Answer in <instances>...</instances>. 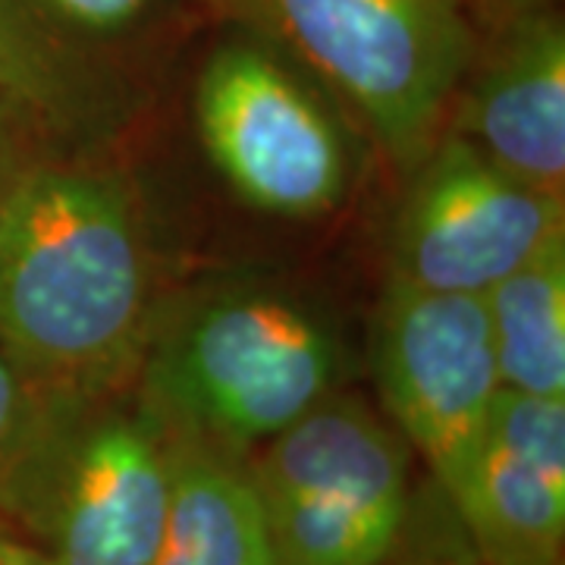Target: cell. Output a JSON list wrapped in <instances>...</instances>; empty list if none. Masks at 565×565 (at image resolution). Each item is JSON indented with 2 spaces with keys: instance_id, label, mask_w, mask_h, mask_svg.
I'll return each instance as SVG.
<instances>
[{
  "instance_id": "7a4b0ae2",
  "label": "cell",
  "mask_w": 565,
  "mask_h": 565,
  "mask_svg": "<svg viewBox=\"0 0 565 565\" xmlns=\"http://www.w3.org/2000/svg\"><path fill=\"white\" fill-rule=\"evenodd\" d=\"M340 362L333 327L308 299L223 286L148 337L139 403L173 437L248 456L337 390Z\"/></svg>"
},
{
  "instance_id": "30bf717a",
  "label": "cell",
  "mask_w": 565,
  "mask_h": 565,
  "mask_svg": "<svg viewBox=\"0 0 565 565\" xmlns=\"http://www.w3.org/2000/svg\"><path fill=\"white\" fill-rule=\"evenodd\" d=\"M456 98V136L512 177L563 195L565 29L553 7L509 13Z\"/></svg>"
},
{
  "instance_id": "ba28073f",
  "label": "cell",
  "mask_w": 565,
  "mask_h": 565,
  "mask_svg": "<svg viewBox=\"0 0 565 565\" xmlns=\"http://www.w3.org/2000/svg\"><path fill=\"white\" fill-rule=\"evenodd\" d=\"M559 236L563 195L446 132L408 173L393 221V277L430 292L484 296Z\"/></svg>"
},
{
  "instance_id": "3957f363",
  "label": "cell",
  "mask_w": 565,
  "mask_h": 565,
  "mask_svg": "<svg viewBox=\"0 0 565 565\" xmlns=\"http://www.w3.org/2000/svg\"><path fill=\"white\" fill-rule=\"evenodd\" d=\"M321 79L412 173L440 139L475 29L459 0H199Z\"/></svg>"
},
{
  "instance_id": "2e32d148",
  "label": "cell",
  "mask_w": 565,
  "mask_h": 565,
  "mask_svg": "<svg viewBox=\"0 0 565 565\" xmlns=\"http://www.w3.org/2000/svg\"><path fill=\"white\" fill-rule=\"evenodd\" d=\"M384 565H481L478 553H452V550H405L396 546V553Z\"/></svg>"
},
{
  "instance_id": "8fae6325",
  "label": "cell",
  "mask_w": 565,
  "mask_h": 565,
  "mask_svg": "<svg viewBox=\"0 0 565 565\" xmlns=\"http://www.w3.org/2000/svg\"><path fill=\"white\" fill-rule=\"evenodd\" d=\"M173 478L151 565H280L245 456L173 437Z\"/></svg>"
},
{
  "instance_id": "9a60e30c",
  "label": "cell",
  "mask_w": 565,
  "mask_h": 565,
  "mask_svg": "<svg viewBox=\"0 0 565 565\" xmlns=\"http://www.w3.org/2000/svg\"><path fill=\"white\" fill-rule=\"evenodd\" d=\"M0 565H51L44 550L25 534L0 522Z\"/></svg>"
},
{
  "instance_id": "8992f818",
  "label": "cell",
  "mask_w": 565,
  "mask_h": 565,
  "mask_svg": "<svg viewBox=\"0 0 565 565\" xmlns=\"http://www.w3.org/2000/svg\"><path fill=\"white\" fill-rule=\"evenodd\" d=\"M371 367L390 424L456 509L503 393L481 296L393 277L374 311Z\"/></svg>"
},
{
  "instance_id": "5b68a950",
  "label": "cell",
  "mask_w": 565,
  "mask_h": 565,
  "mask_svg": "<svg viewBox=\"0 0 565 565\" xmlns=\"http://www.w3.org/2000/svg\"><path fill=\"white\" fill-rule=\"evenodd\" d=\"M280 565H384L412 515V446L333 390L245 456Z\"/></svg>"
},
{
  "instance_id": "7c38bea8",
  "label": "cell",
  "mask_w": 565,
  "mask_h": 565,
  "mask_svg": "<svg viewBox=\"0 0 565 565\" xmlns=\"http://www.w3.org/2000/svg\"><path fill=\"white\" fill-rule=\"evenodd\" d=\"M481 302L503 390L565 399V236L490 286Z\"/></svg>"
},
{
  "instance_id": "9c48e42d",
  "label": "cell",
  "mask_w": 565,
  "mask_h": 565,
  "mask_svg": "<svg viewBox=\"0 0 565 565\" xmlns=\"http://www.w3.org/2000/svg\"><path fill=\"white\" fill-rule=\"evenodd\" d=\"M452 512L481 565L563 563L565 399L503 390Z\"/></svg>"
},
{
  "instance_id": "277c9868",
  "label": "cell",
  "mask_w": 565,
  "mask_h": 565,
  "mask_svg": "<svg viewBox=\"0 0 565 565\" xmlns=\"http://www.w3.org/2000/svg\"><path fill=\"white\" fill-rule=\"evenodd\" d=\"M173 478L170 434L145 405L61 396L0 497L51 565H151Z\"/></svg>"
},
{
  "instance_id": "52a82bcc",
  "label": "cell",
  "mask_w": 565,
  "mask_h": 565,
  "mask_svg": "<svg viewBox=\"0 0 565 565\" xmlns=\"http://www.w3.org/2000/svg\"><path fill=\"white\" fill-rule=\"evenodd\" d=\"M195 122L223 180L264 214L311 221L343 202V139L264 41L233 39L207 57L195 85Z\"/></svg>"
},
{
  "instance_id": "ac0fdd59",
  "label": "cell",
  "mask_w": 565,
  "mask_h": 565,
  "mask_svg": "<svg viewBox=\"0 0 565 565\" xmlns=\"http://www.w3.org/2000/svg\"><path fill=\"white\" fill-rule=\"evenodd\" d=\"M509 3V13H519V10H537V7H556L559 0H505Z\"/></svg>"
},
{
  "instance_id": "4fadbf2b",
  "label": "cell",
  "mask_w": 565,
  "mask_h": 565,
  "mask_svg": "<svg viewBox=\"0 0 565 565\" xmlns=\"http://www.w3.org/2000/svg\"><path fill=\"white\" fill-rule=\"evenodd\" d=\"M158 0H0V35L22 22L79 39H117L139 25Z\"/></svg>"
},
{
  "instance_id": "e0dca14e",
  "label": "cell",
  "mask_w": 565,
  "mask_h": 565,
  "mask_svg": "<svg viewBox=\"0 0 565 565\" xmlns=\"http://www.w3.org/2000/svg\"><path fill=\"white\" fill-rule=\"evenodd\" d=\"M22 167L17 161V132L7 120V114L0 110V195L7 192V185L17 180Z\"/></svg>"
},
{
  "instance_id": "6da1fadb",
  "label": "cell",
  "mask_w": 565,
  "mask_h": 565,
  "mask_svg": "<svg viewBox=\"0 0 565 565\" xmlns=\"http://www.w3.org/2000/svg\"><path fill=\"white\" fill-rule=\"evenodd\" d=\"M151 337V255L117 177L22 167L0 195V349L51 396H104Z\"/></svg>"
},
{
  "instance_id": "5bb4252c",
  "label": "cell",
  "mask_w": 565,
  "mask_h": 565,
  "mask_svg": "<svg viewBox=\"0 0 565 565\" xmlns=\"http://www.w3.org/2000/svg\"><path fill=\"white\" fill-rule=\"evenodd\" d=\"M57 399L0 349V497Z\"/></svg>"
}]
</instances>
